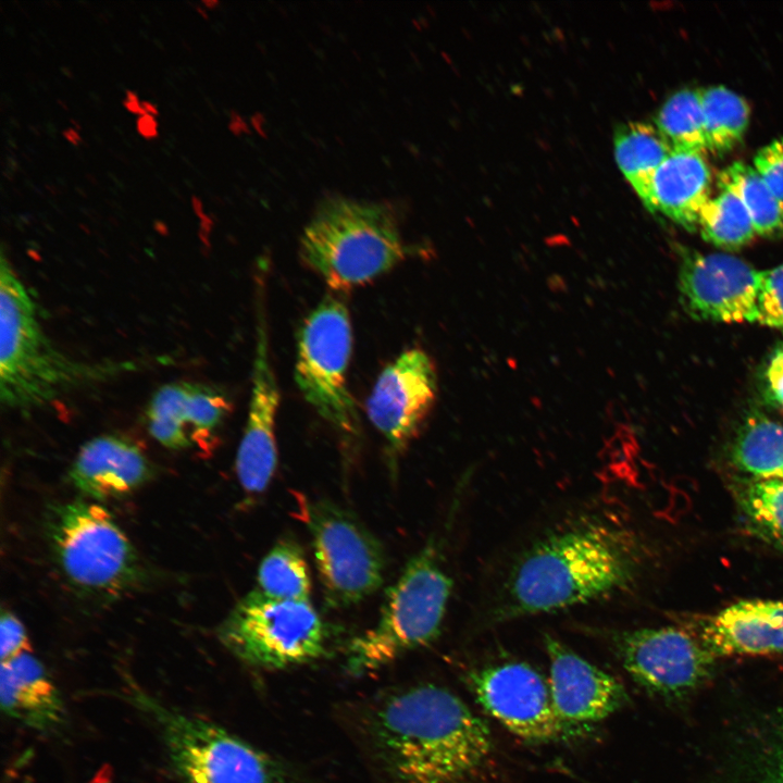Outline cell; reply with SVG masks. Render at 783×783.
I'll return each mask as SVG.
<instances>
[{
  "mask_svg": "<svg viewBox=\"0 0 783 783\" xmlns=\"http://www.w3.org/2000/svg\"><path fill=\"white\" fill-rule=\"evenodd\" d=\"M368 730L393 783H510L489 728L446 687L421 684L389 695Z\"/></svg>",
  "mask_w": 783,
  "mask_h": 783,
  "instance_id": "obj_1",
  "label": "cell"
},
{
  "mask_svg": "<svg viewBox=\"0 0 783 783\" xmlns=\"http://www.w3.org/2000/svg\"><path fill=\"white\" fill-rule=\"evenodd\" d=\"M641 554L631 533L585 521L535 543L510 570L494 609L495 621L558 611L625 592Z\"/></svg>",
  "mask_w": 783,
  "mask_h": 783,
  "instance_id": "obj_2",
  "label": "cell"
},
{
  "mask_svg": "<svg viewBox=\"0 0 783 783\" xmlns=\"http://www.w3.org/2000/svg\"><path fill=\"white\" fill-rule=\"evenodd\" d=\"M138 362H86L65 355L47 335L37 304L5 251L0 258V401L18 411L135 371Z\"/></svg>",
  "mask_w": 783,
  "mask_h": 783,
  "instance_id": "obj_3",
  "label": "cell"
},
{
  "mask_svg": "<svg viewBox=\"0 0 783 783\" xmlns=\"http://www.w3.org/2000/svg\"><path fill=\"white\" fill-rule=\"evenodd\" d=\"M407 253L389 207L345 197L321 202L299 245L302 262L336 291L372 282Z\"/></svg>",
  "mask_w": 783,
  "mask_h": 783,
  "instance_id": "obj_4",
  "label": "cell"
},
{
  "mask_svg": "<svg viewBox=\"0 0 783 783\" xmlns=\"http://www.w3.org/2000/svg\"><path fill=\"white\" fill-rule=\"evenodd\" d=\"M452 584L439 550L428 543L386 591L375 625L350 643L348 671L360 674L376 670L434 642L442 630Z\"/></svg>",
  "mask_w": 783,
  "mask_h": 783,
  "instance_id": "obj_5",
  "label": "cell"
},
{
  "mask_svg": "<svg viewBox=\"0 0 783 783\" xmlns=\"http://www.w3.org/2000/svg\"><path fill=\"white\" fill-rule=\"evenodd\" d=\"M127 696L156 724L184 783H288L275 759L217 723L166 706L133 684Z\"/></svg>",
  "mask_w": 783,
  "mask_h": 783,
  "instance_id": "obj_6",
  "label": "cell"
},
{
  "mask_svg": "<svg viewBox=\"0 0 783 783\" xmlns=\"http://www.w3.org/2000/svg\"><path fill=\"white\" fill-rule=\"evenodd\" d=\"M47 533L63 574L78 589L116 596L139 582L137 552L104 507L85 500L54 506Z\"/></svg>",
  "mask_w": 783,
  "mask_h": 783,
  "instance_id": "obj_7",
  "label": "cell"
},
{
  "mask_svg": "<svg viewBox=\"0 0 783 783\" xmlns=\"http://www.w3.org/2000/svg\"><path fill=\"white\" fill-rule=\"evenodd\" d=\"M219 637L245 663L278 670L322 657L328 633L310 600L271 598L256 588L229 612Z\"/></svg>",
  "mask_w": 783,
  "mask_h": 783,
  "instance_id": "obj_8",
  "label": "cell"
},
{
  "mask_svg": "<svg viewBox=\"0 0 783 783\" xmlns=\"http://www.w3.org/2000/svg\"><path fill=\"white\" fill-rule=\"evenodd\" d=\"M352 328L346 304L326 296L306 316L297 335L295 382L304 400L339 435L359 436L360 424L347 372Z\"/></svg>",
  "mask_w": 783,
  "mask_h": 783,
  "instance_id": "obj_9",
  "label": "cell"
},
{
  "mask_svg": "<svg viewBox=\"0 0 783 783\" xmlns=\"http://www.w3.org/2000/svg\"><path fill=\"white\" fill-rule=\"evenodd\" d=\"M301 513L326 604L347 608L376 592L384 577L383 549L357 517L323 499L306 501Z\"/></svg>",
  "mask_w": 783,
  "mask_h": 783,
  "instance_id": "obj_10",
  "label": "cell"
},
{
  "mask_svg": "<svg viewBox=\"0 0 783 783\" xmlns=\"http://www.w3.org/2000/svg\"><path fill=\"white\" fill-rule=\"evenodd\" d=\"M608 643L637 685L668 700L704 685L717 658L696 635L674 626L614 631Z\"/></svg>",
  "mask_w": 783,
  "mask_h": 783,
  "instance_id": "obj_11",
  "label": "cell"
},
{
  "mask_svg": "<svg viewBox=\"0 0 783 783\" xmlns=\"http://www.w3.org/2000/svg\"><path fill=\"white\" fill-rule=\"evenodd\" d=\"M465 682L481 707L523 739L548 742L569 730L555 710L548 680L529 663L508 660L475 667Z\"/></svg>",
  "mask_w": 783,
  "mask_h": 783,
  "instance_id": "obj_12",
  "label": "cell"
},
{
  "mask_svg": "<svg viewBox=\"0 0 783 783\" xmlns=\"http://www.w3.org/2000/svg\"><path fill=\"white\" fill-rule=\"evenodd\" d=\"M437 395V374L422 349L402 351L377 376L366 400V414L391 457L417 437Z\"/></svg>",
  "mask_w": 783,
  "mask_h": 783,
  "instance_id": "obj_13",
  "label": "cell"
},
{
  "mask_svg": "<svg viewBox=\"0 0 783 783\" xmlns=\"http://www.w3.org/2000/svg\"><path fill=\"white\" fill-rule=\"evenodd\" d=\"M264 269L257 277L256 339L251 393L244 433L237 449L235 469L243 489L249 495L262 494L276 467V415L281 395L270 358L264 308Z\"/></svg>",
  "mask_w": 783,
  "mask_h": 783,
  "instance_id": "obj_14",
  "label": "cell"
},
{
  "mask_svg": "<svg viewBox=\"0 0 783 783\" xmlns=\"http://www.w3.org/2000/svg\"><path fill=\"white\" fill-rule=\"evenodd\" d=\"M681 252L679 290L688 315L699 321L757 322L760 271L731 254Z\"/></svg>",
  "mask_w": 783,
  "mask_h": 783,
  "instance_id": "obj_15",
  "label": "cell"
},
{
  "mask_svg": "<svg viewBox=\"0 0 783 783\" xmlns=\"http://www.w3.org/2000/svg\"><path fill=\"white\" fill-rule=\"evenodd\" d=\"M232 410L225 391L214 385L176 381L161 385L145 409L149 434L162 446L210 452Z\"/></svg>",
  "mask_w": 783,
  "mask_h": 783,
  "instance_id": "obj_16",
  "label": "cell"
},
{
  "mask_svg": "<svg viewBox=\"0 0 783 783\" xmlns=\"http://www.w3.org/2000/svg\"><path fill=\"white\" fill-rule=\"evenodd\" d=\"M544 645L554 707L568 729L601 721L626 705L629 695L614 676L549 634H545Z\"/></svg>",
  "mask_w": 783,
  "mask_h": 783,
  "instance_id": "obj_17",
  "label": "cell"
},
{
  "mask_svg": "<svg viewBox=\"0 0 783 783\" xmlns=\"http://www.w3.org/2000/svg\"><path fill=\"white\" fill-rule=\"evenodd\" d=\"M696 636L716 656L783 655V599H746L704 618Z\"/></svg>",
  "mask_w": 783,
  "mask_h": 783,
  "instance_id": "obj_18",
  "label": "cell"
},
{
  "mask_svg": "<svg viewBox=\"0 0 783 783\" xmlns=\"http://www.w3.org/2000/svg\"><path fill=\"white\" fill-rule=\"evenodd\" d=\"M151 471L147 456L136 443L104 434L79 448L69 476L82 494L107 500L132 493L151 476Z\"/></svg>",
  "mask_w": 783,
  "mask_h": 783,
  "instance_id": "obj_19",
  "label": "cell"
},
{
  "mask_svg": "<svg viewBox=\"0 0 783 783\" xmlns=\"http://www.w3.org/2000/svg\"><path fill=\"white\" fill-rule=\"evenodd\" d=\"M0 703L8 717L37 732L55 733L66 723L61 692L29 652L1 662Z\"/></svg>",
  "mask_w": 783,
  "mask_h": 783,
  "instance_id": "obj_20",
  "label": "cell"
},
{
  "mask_svg": "<svg viewBox=\"0 0 783 783\" xmlns=\"http://www.w3.org/2000/svg\"><path fill=\"white\" fill-rule=\"evenodd\" d=\"M711 183L706 156L672 152L652 177L646 208L694 231L703 208L711 199Z\"/></svg>",
  "mask_w": 783,
  "mask_h": 783,
  "instance_id": "obj_21",
  "label": "cell"
},
{
  "mask_svg": "<svg viewBox=\"0 0 783 783\" xmlns=\"http://www.w3.org/2000/svg\"><path fill=\"white\" fill-rule=\"evenodd\" d=\"M613 151L620 171L646 207L652 177L672 148L655 124L629 122L614 130Z\"/></svg>",
  "mask_w": 783,
  "mask_h": 783,
  "instance_id": "obj_22",
  "label": "cell"
},
{
  "mask_svg": "<svg viewBox=\"0 0 783 783\" xmlns=\"http://www.w3.org/2000/svg\"><path fill=\"white\" fill-rule=\"evenodd\" d=\"M731 462L744 476L783 480V425L749 414L733 439Z\"/></svg>",
  "mask_w": 783,
  "mask_h": 783,
  "instance_id": "obj_23",
  "label": "cell"
},
{
  "mask_svg": "<svg viewBox=\"0 0 783 783\" xmlns=\"http://www.w3.org/2000/svg\"><path fill=\"white\" fill-rule=\"evenodd\" d=\"M732 494L747 529L765 542L783 547V480L735 477Z\"/></svg>",
  "mask_w": 783,
  "mask_h": 783,
  "instance_id": "obj_24",
  "label": "cell"
},
{
  "mask_svg": "<svg viewBox=\"0 0 783 783\" xmlns=\"http://www.w3.org/2000/svg\"><path fill=\"white\" fill-rule=\"evenodd\" d=\"M699 91L708 152L725 154L744 137L749 124V104L725 86H710Z\"/></svg>",
  "mask_w": 783,
  "mask_h": 783,
  "instance_id": "obj_25",
  "label": "cell"
},
{
  "mask_svg": "<svg viewBox=\"0 0 783 783\" xmlns=\"http://www.w3.org/2000/svg\"><path fill=\"white\" fill-rule=\"evenodd\" d=\"M257 582L268 597L310 600V571L301 547L289 538L277 540L262 559Z\"/></svg>",
  "mask_w": 783,
  "mask_h": 783,
  "instance_id": "obj_26",
  "label": "cell"
},
{
  "mask_svg": "<svg viewBox=\"0 0 783 783\" xmlns=\"http://www.w3.org/2000/svg\"><path fill=\"white\" fill-rule=\"evenodd\" d=\"M719 187L732 188L746 207L757 235L783 237V202L754 166L735 161L719 174Z\"/></svg>",
  "mask_w": 783,
  "mask_h": 783,
  "instance_id": "obj_27",
  "label": "cell"
},
{
  "mask_svg": "<svg viewBox=\"0 0 783 783\" xmlns=\"http://www.w3.org/2000/svg\"><path fill=\"white\" fill-rule=\"evenodd\" d=\"M703 208L698 219L701 237L724 250H736L749 244L757 235L746 207L730 187Z\"/></svg>",
  "mask_w": 783,
  "mask_h": 783,
  "instance_id": "obj_28",
  "label": "cell"
},
{
  "mask_svg": "<svg viewBox=\"0 0 783 783\" xmlns=\"http://www.w3.org/2000/svg\"><path fill=\"white\" fill-rule=\"evenodd\" d=\"M655 125L673 152L707 154L699 89L684 88L670 96L658 111Z\"/></svg>",
  "mask_w": 783,
  "mask_h": 783,
  "instance_id": "obj_29",
  "label": "cell"
},
{
  "mask_svg": "<svg viewBox=\"0 0 783 783\" xmlns=\"http://www.w3.org/2000/svg\"><path fill=\"white\" fill-rule=\"evenodd\" d=\"M757 322L783 330V262L770 270L760 271Z\"/></svg>",
  "mask_w": 783,
  "mask_h": 783,
  "instance_id": "obj_30",
  "label": "cell"
},
{
  "mask_svg": "<svg viewBox=\"0 0 783 783\" xmlns=\"http://www.w3.org/2000/svg\"><path fill=\"white\" fill-rule=\"evenodd\" d=\"M753 166L783 202V137L762 147L755 156Z\"/></svg>",
  "mask_w": 783,
  "mask_h": 783,
  "instance_id": "obj_31",
  "label": "cell"
},
{
  "mask_svg": "<svg viewBox=\"0 0 783 783\" xmlns=\"http://www.w3.org/2000/svg\"><path fill=\"white\" fill-rule=\"evenodd\" d=\"M1 662L30 651V643L23 623L11 612L0 619Z\"/></svg>",
  "mask_w": 783,
  "mask_h": 783,
  "instance_id": "obj_32",
  "label": "cell"
},
{
  "mask_svg": "<svg viewBox=\"0 0 783 783\" xmlns=\"http://www.w3.org/2000/svg\"><path fill=\"white\" fill-rule=\"evenodd\" d=\"M766 378L771 398L783 407V347L775 350L771 357Z\"/></svg>",
  "mask_w": 783,
  "mask_h": 783,
  "instance_id": "obj_33",
  "label": "cell"
},
{
  "mask_svg": "<svg viewBox=\"0 0 783 783\" xmlns=\"http://www.w3.org/2000/svg\"><path fill=\"white\" fill-rule=\"evenodd\" d=\"M137 130L146 139L158 137V123L150 114H145L137 120Z\"/></svg>",
  "mask_w": 783,
  "mask_h": 783,
  "instance_id": "obj_34",
  "label": "cell"
},
{
  "mask_svg": "<svg viewBox=\"0 0 783 783\" xmlns=\"http://www.w3.org/2000/svg\"><path fill=\"white\" fill-rule=\"evenodd\" d=\"M770 783H783V728L780 744L770 773Z\"/></svg>",
  "mask_w": 783,
  "mask_h": 783,
  "instance_id": "obj_35",
  "label": "cell"
},
{
  "mask_svg": "<svg viewBox=\"0 0 783 783\" xmlns=\"http://www.w3.org/2000/svg\"><path fill=\"white\" fill-rule=\"evenodd\" d=\"M123 105L134 114H139L140 116L146 114L139 101H130L125 99L123 100Z\"/></svg>",
  "mask_w": 783,
  "mask_h": 783,
  "instance_id": "obj_36",
  "label": "cell"
},
{
  "mask_svg": "<svg viewBox=\"0 0 783 783\" xmlns=\"http://www.w3.org/2000/svg\"><path fill=\"white\" fill-rule=\"evenodd\" d=\"M62 134L74 146H78L82 142L78 132L74 128H66Z\"/></svg>",
  "mask_w": 783,
  "mask_h": 783,
  "instance_id": "obj_37",
  "label": "cell"
},
{
  "mask_svg": "<svg viewBox=\"0 0 783 783\" xmlns=\"http://www.w3.org/2000/svg\"><path fill=\"white\" fill-rule=\"evenodd\" d=\"M140 103H141V107L145 110L146 114H150L152 116H157L159 114L154 104H152L148 101H141Z\"/></svg>",
  "mask_w": 783,
  "mask_h": 783,
  "instance_id": "obj_38",
  "label": "cell"
},
{
  "mask_svg": "<svg viewBox=\"0 0 783 783\" xmlns=\"http://www.w3.org/2000/svg\"><path fill=\"white\" fill-rule=\"evenodd\" d=\"M191 203H192V207H194L195 212H196L199 216H202V217H203V214H202V206H201L200 199H199L197 196H192V197H191Z\"/></svg>",
  "mask_w": 783,
  "mask_h": 783,
  "instance_id": "obj_39",
  "label": "cell"
},
{
  "mask_svg": "<svg viewBox=\"0 0 783 783\" xmlns=\"http://www.w3.org/2000/svg\"><path fill=\"white\" fill-rule=\"evenodd\" d=\"M126 99L130 101H139L138 96L132 90H126Z\"/></svg>",
  "mask_w": 783,
  "mask_h": 783,
  "instance_id": "obj_40",
  "label": "cell"
},
{
  "mask_svg": "<svg viewBox=\"0 0 783 783\" xmlns=\"http://www.w3.org/2000/svg\"><path fill=\"white\" fill-rule=\"evenodd\" d=\"M195 8H196L197 12L203 16V18H206V20L208 18V15L206 14V12L202 10L201 7L195 5Z\"/></svg>",
  "mask_w": 783,
  "mask_h": 783,
  "instance_id": "obj_41",
  "label": "cell"
},
{
  "mask_svg": "<svg viewBox=\"0 0 783 783\" xmlns=\"http://www.w3.org/2000/svg\"><path fill=\"white\" fill-rule=\"evenodd\" d=\"M202 4H204L207 8H212L213 5L217 4L215 1H202Z\"/></svg>",
  "mask_w": 783,
  "mask_h": 783,
  "instance_id": "obj_42",
  "label": "cell"
},
{
  "mask_svg": "<svg viewBox=\"0 0 783 783\" xmlns=\"http://www.w3.org/2000/svg\"><path fill=\"white\" fill-rule=\"evenodd\" d=\"M71 123L76 127V129L80 128L79 124L75 120L72 119Z\"/></svg>",
  "mask_w": 783,
  "mask_h": 783,
  "instance_id": "obj_43",
  "label": "cell"
},
{
  "mask_svg": "<svg viewBox=\"0 0 783 783\" xmlns=\"http://www.w3.org/2000/svg\"><path fill=\"white\" fill-rule=\"evenodd\" d=\"M58 102H59V103H60V105H62V107H63L64 109H67V108H66V105H64L65 103H64L63 101H61V100H58Z\"/></svg>",
  "mask_w": 783,
  "mask_h": 783,
  "instance_id": "obj_44",
  "label": "cell"
}]
</instances>
